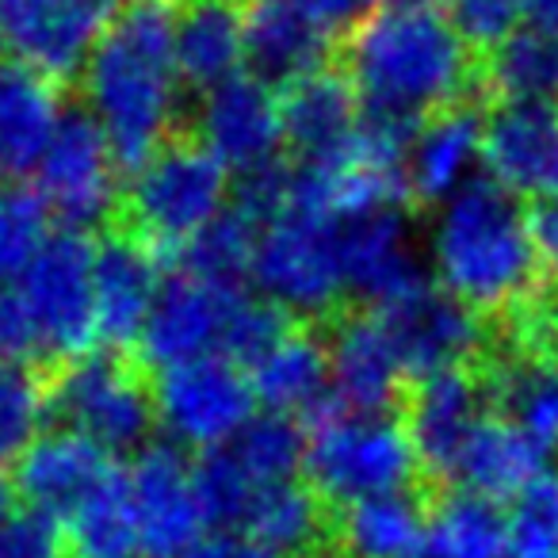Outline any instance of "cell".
<instances>
[{
    "instance_id": "1",
    "label": "cell",
    "mask_w": 558,
    "mask_h": 558,
    "mask_svg": "<svg viewBox=\"0 0 558 558\" xmlns=\"http://www.w3.org/2000/svg\"><path fill=\"white\" fill-rule=\"evenodd\" d=\"M337 65L356 85L360 104L433 119L482 96V62L428 0L379 4L337 35Z\"/></svg>"
},
{
    "instance_id": "2",
    "label": "cell",
    "mask_w": 558,
    "mask_h": 558,
    "mask_svg": "<svg viewBox=\"0 0 558 558\" xmlns=\"http://www.w3.org/2000/svg\"><path fill=\"white\" fill-rule=\"evenodd\" d=\"M81 96L104 126L123 177H131L177 126V0H123L119 16L88 54Z\"/></svg>"
},
{
    "instance_id": "3",
    "label": "cell",
    "mask_w": 558,
    "mask_h": 558,
    "mask_svg": "<svg viewBox=\"0 0 558 558\" xmlns=\"http://www.w3.org/2000/svg\"><path fill=\"white\" fill-rule=\"evenodd\" d=\"M436 283L486 322L527 306L555 271L532 230V203L501 180L471 177L440 207L433 230Z\"/></svg>"
},
{
    "instance_id": "4",
    "label": "cell",
    "mask_w": 558,
    "mask_h": 558,
    "mask_svg": "<svg viewBox=\"0 0 558 558\" xmlns=\"http://www.w3.org/2000/svg\"><path fill=\"white\" fill-rule=\"evenodd\" d=\"M226 172L230 169L203 146L192 126H177L123 180L111 226L131 230L161 256H177L203 226L222 215V199L230 192Z\"/></svg>"
},
{
    "instance_id": "5",
    "label": "cell",
    "mask_w": 558,
    "mask_h": 558,
    "mask_svg": "<svg viewBox=\"0 0 558 558\" xmlns=\"http://www.w3.org/2000/svg\"><path fill=\"white\" fill-rule=\"evenodd\" d=\"M50 421L88 436L108 456L146 451L161 425L149 367L134 352L88 349L50 372Z\"/></svg>"
},
{
    "instance_id": "6",
    "label": "cell",
    "mask_w": 558,
    "mask_h": 558,
    "mask_svg": "<svg viewBox=\"0 0 558 558\" xmlns=\"http://www.w3.org/2000/svg\"><path fill=\"white\" fill-rule=\"evenodd\" d=\"M303 482L333 509H349L367 497L398 494L410 486H428L402 413H383V417L337 413L314 425Z\"/></svg>"
},
{
    "instance_id": "7",
    "label": "cell",
    "mask_w": 558,
    "mask_h": 558,
    "mask_svg": "<svg viewBox=\"0 0 558 558\" xmlns=\"http://www.w3.org/2000/svg\"><path fill=\"white\" fill-rule=\"evenodd\" d=\"M123 169L116 161L104 126L85 104L62 108L47 154L35 169V192L50 207L62 230H108L119 215Z\"/></svg>"
},
{
    "instance_id": "8",
    "label": "cell",
    "mask_w": 558,
    "mask_h": 558,
    "mask_svg": "<svg viewBox=\"0 0 558 558\" xmlns=\"http://www.w3.org/2000/svg\"><path fill=\"white\" fill-rule=\"evenodd\" d=\"M253 283L264 299L311 326H322L337 311H344L349 299L337 268L333 218L288 207V215L264 226L253 260Z\"/></svg>"
},
{
    "instance_id": "9",
    "label": "cell",
    "mask_w": 558,
    "mask_h": 558,
    "mask_svg": "<svg viewBox=\"0 0 558 558\" xmlns=\"http://www.w3.org/2000/svg\"><path fill=\"white\" fill-rule=\"evenodd\" d=\"M93 253L96 238L81 230H54L43 253L32 260L16 291L24 295L43 341L47 367L70 364L93 349L96 295H93Z\"/></svg>"
},
{
    "instance_id": "10",
    "label": "cell",
    "mask_w": 558,
    "mask_h": 558,
    "mask_svg": "<svg viewBox=\"0 0 558 558\" xmlns=\"http://www.w3.org/2000/svg\"><path fill=\"white\" fill-rule=\"evenodd\" d=\"M497 413L494 387L482 364L448 367V372L413 379L402 402V421L417 448L425 482L444 494L456 478V463L463 456L471 433Z\"/></svg>"
},
{
    "instance_id": "11",
    "label": "cell",
    "mask_w": 558,
    "mask_h": 558,
    "mask_svg": "<svg viewBox=\"0 0 558 558\" xmlns=\"http://www.w3.org/2000/svg\"><path fill=\"white\" fill-rule=\"evenodd\" d=\"M119 9L123 0H0V50L65 88L81 81Z\"/></svg>"
},
{
    "instance_id": "12",
    "label": "cell",
    "mask_w": 558,
    "mask_h": 558,
    "mask_svg": "<svg viewBox=\"0 0 558 558\" xmlns=\"http://www.w3.org/2000/svg\"><path fill=\"white\" fill-rule=\"evenodd\" d=\"M157 421L177 448L215 451L230 444L253 417V383L226 356H203L154 375Z\"/></svg>"
},
{
    "instance_id": "13",
    "label": "cell",
    "mask_w": 558,
    "mask_h": 558,
    "mask_svg": "<svg viewBox=\"0 0 558 558\" xmlns=\"http://www.w3.org/2000/svg\"><path fill=\"white\" fill-rule=\"evenodd\" d=\"M379 318L402 356L410 383L448 367L482 364L494 344V322H486L463 299L428 279L387 311H379Z\"/></svg>"
},
{
    "instance_id": "14",
    "label": "cell",
    "mask_w": 558,
    "mask_h": 558,
    "mask_svg": "<svg viewBox=\"0 0 558 558\" xmlns=\"http://www.w3.org/2000/svg\"><path fill=\"white\" fill-rule=\"evenodd\" d=\"M405 207H375L333 218V248L341 268L344 299L367 311H387L425 283L417 248L410 238Z\"/></svg>"
},
{
    "instance_id": "15",
    "label": "cell",
    "mask_w": 558,
    "mask_h": 558,
    "mask_svg": "<svg viewBox=\"0 0 558 558\" xmlns=\"http://www.w3.org/2000/svg\"><path fill=\"white\" fill-rule=\"evenodd\" d=\"M329 349V375H333V402L341 413H402L410 375L383 326L379 311L344 306L329 322H322Z\"/></svg>"
},
{
    "instance_id": "16",
    "label": "cell",
    "mask_w": 558,
    "mask_h": 558,
    "mask_svg": "<svg viewBox=\"0 0 558 558\" xmlns=\"http://www.w3.org/2000/svg\"><path fill=\"white\" fill-rule=\"evenodd\" d=\"M142 558H187L203 539L199 494L192 459L177 444H149L126 466Z\"/></svg>"
},
{
    "instance_id": "17",
    "label": "cell",
    "mask_w": 558,
    "mask_h": 558,
    "mask_svg": "<svg viewBox=\"0 0 558 558\" xmlns=\"http://www.w3.org/2000/svg\"><path fill=\"white\" fill-rule=\"evenodd\" d=\"M283 154L303 169L341 165L356 154L360 93L337 62L279 88Z\"/></svg>"
},
{
    "instance_id": "18",
    "label": "cell",
    "mask_w": 558,
    "mask_h": 558,
    "mask_svg": "<svg viewBox=\"0 0 558 558\" xmlns=\"http://www.w3.org/2000/svg\"><path fill=\"white\" fill-rule=\"evenodd\" d=\"M161 253L134 238L123 226H108L96 238L93 253V295H96V333L108 349L134 352L142 329L161 295Z\"/></svg>"
},
{
    "instance_id": "19",
    "label": "cell",
    "mask_w": 558,
    "mask_h": 558,
    "mask_svg": "<svg viewBox=\"0 0 558 558\" xmlns=\"http://www.w3.org/2000/svg\"><path fill=\"white\" fill-rule=\"evenodd\" d=\"M187 126L233 172L260 169V165L283 157L279 93L256 81L253 73H238V77L203 93Z\"/></svg>"
},
{
    "instance_id": "20",
    "label": "cell",
    "mask_w": 558,
    "mask_h": 558,
    "mask_svg": "<svg viewBox=\"0 0 558 558\" xmlns=\"http://www.w3.org/2000/svg\"><path fill=\"white\" fill-rule=\"evenodd\" d=\"M230 299L233 291L210 288V283L177 268V276L161 283V295L149 311L134 356L149 372H169V367L192 364V360L218 356Z\"/></svg>"
},
{
    "instance_id": "21",
    "label": "cell",
    "mask_w": 558,
    "mask_h": 558,
    "mask_svg": "<svg viewBox=\"0 0 558 558\" xmlns=\"http://www.w3.org/2000/svg\"><path fill=\"white\" fill-rule=\"evenodd\" d=\"M482 161L517 195L547 199L558 180V100H505L486 108Z\"/></svg>"
},
{
    "instance_id": "22",
    "label": "cell",
    "mask_w": 558,
    "mask_h": 558,
    "mask_svg": "<svg viewBox=\"0 0 558 558\" xmlns=\"http://www.w3.org/2000/svg\"><path fill=\"white\" fill-rule=\"evenodd\" d=\"M116 471V456H108L100 444L73 428H54L20 456V463L12 466V482L27 509L47 512L65 524Z\"/></svg>"
},
{
    "instance_id": "23",
    "label": "cell",
    "mask_w": 558,
    "mask_h": 558,
    "mask_svg": "<svg viewBox=\"0 0 558 558\" xmlns=\"http://www.w3.org/2000/svg\"><path fill=\"white\" fill-rule=\"evenodd\" d=\"M329 62L337 35L299 0H245V65L256 81L279 93Z\"/></svg>"
},
{
    "instance_id": "24",
    "label": "cell",
    "mask_w": 558,
    "mask_h": 558,
    "mask_svg": "<svg viewBox=\"0 0 558 558\" xmlns=\"http://www.w3.org/2000/svg\"><path fill=\"white\" fill-rule=\"evenodd\" d=\"M256 402L276 413H291L306 428L337 417L333 375H329V349L322 326H299L288 341L271 349L260 364L248 372Z\"/></svg>"
},
{
    "instance_id": "25",
    "label": "cell",
    "mask_w": 558,
    "mask_h": 558,
    "mask_svg": "<svg viewBox=\"0 0 558 558\" xmlns=\"http://www.w3.org/2000/svg\"><path fill=\"white\" fill-rule=\"evenodd\" d=\"M489 100H466L433 116L421 126L417 142L405 161L413 207H444L466 184L474 157H482V126Z\"/></svg>"
},
{
    "instance_id": "26",
    "label": "cell",
    "mask_w": 558,
    "mask_h": 558,
    "mask_svg": "<svg viewBox=\"0 0 558 558\" xmlns=\"http://www.w3.org/2000/svg\"><path fill=\"white\" fill-rule=\"evenodd\" d=\"M245 65V0H177V73L187 93H210Z\"/></svg>"
},
{
    "instance_id": "27",
    "label": "cell",
    "mask_w": 558,
    "mask_h": 558,
    "mask_svg": "<svg viewBox=\"0 0 558 558\" xmlns=\"http://www.w3.org/2000/svg\"><path fill=\"white\" fill-rule=\"evenodd\" d=\"M62 119V85L39 70L0 58V169L35 172Z\"/></svg>"
},
{
    "instance_id": "28",
    "label": "cell",
    "mask_w": 558,
    "mask_h": 558,
    "mask_svg": "<svg viewBox=\"0 0 558 558\" xmlns=\"http://www.w3.org/2000/svg\"><path fill=\"white\" fill-rule=\"evenodd\" d=\"M436 489L410 486L398 494L367 497L341 509V555L344 558H428Z\"/></svg>"
},
{
    "instance_id": "29",
    "label": "cell",
    "mask_w": 558,
    "mask_h": 558,
    "mask_svg": "<svg viewBox=\"0 0 558 558\" xmlns=\"http://www.w3.org/2000/svg\"><path fill=\"white\" fill-rule=\"evenodd\" d=\"M497 413L512 417L543 451H558V356L512 352L497 341L482 360Z\"/></svg>"
},
{
    "instance_id": "30",
    "label": "cell",
    "mask_w": 558,
    "mask_h": 558,
    "mask_svg": "<svg viewBox=\"0 0 558 558\" xmlns=\"http://www.w3.org/2000/svg\"><path fill=\"white\" fill-rule=\"evenodd\" d=\"M539 471H547L539 444L512 417L489 413L466 440L451 486H463L489 501H505V497H517Z\"/></svg>"
},
{
    "instance_id": "31",
    "label": "cell",
    "mask_w": 558,
    "mask_h": 558,
    "mask_svg": "<svg viewBox=\"0 0 558 558\" xmlns=\"http://www.w3.org/2000/svg\"><path fill=\"white\" fill-rule=\"evenodd\" d=\"M428 558H509V509L463 486L433 501Z\"/></svg>"
},
{
    "instance_id": "32",
    "label": "cell",
    "mask_w": 558,
    "mask_h": 558,
    "mask_svg": "<svg viewBox=\"0 0 558 558\" xmlns=\"http://www.w3.org/2000/svg\"><path fill=\"white\" fill-rule=\"evenodd\" d=\"M482 96L505 100H558V39L520 27L509 43L482 58Z\"/></svg>"
},
{
    "instance_id": "33",
    "label": "cell",
    "mask_w": 558,
    "mask_h": 558,
    "mask_svg": "<svg viewBox=\"0 0 558 558\" xmlns=\"http://www.w3.org/2000/svg\"><path fill=\"white\" fill-rule=\"evenodd\" d=\"M70 558H134L142 555L138 520H134L131 478L119 466L70 520H65Z\"/></svg>"
},
{
    "instance_id": "34",
    "label": "cell",
    "mask_w": 558,
    "mask_h": 558,
    "mask_svg": "<svg viewBox=\"0 0 558 558\" xmlns=\"http://www.w3.org/2000/svg\"><path fill=\"white\" fill-rule=\"evenodd\" d=\"M306 448H311V428L291 413L276 410L253 413L241 433L226 444V451L256 486H279L295 478L306 463Z\"/></svg>"
},
{
    "instance_id": "35",
    "label": "cell",
    "mask_w": 558,
    "mask_h": 558,
    "mask_svg": "<svg viewBox=\"0 0 558 558\" xmlns=\"http://www.w3.org/2000/svg\"><path fill=\"white\" fill-rule=\"evenodd\" d=\"M256 245H260V226H253L238 210H222L180 248L177 264L180 271L203 279L210 288L241 291V283L253 276Z\"/></svg>"
},
{
    "instance_id": "36",
    "label": "cell",
    "mask_w": 558,
    "mask_h": 558,
    "mask_svg": "<svg viewBox=\"0 0 558 558\" xmlns=\"http://www.w3.org/2000/svg\"><path fill=\"white\" fill-rule=\"evenodd\" d=\"M50 421V372L35 364L0 360V471L39 440Z\"/></svg>"
},
{
    "instance_id": "37",
    "label": "cell",
    "mask_w": 558,
    "mask_h": 558,
    "mask_svg": "<svg viewBox=\"0 0 558 558\" xmlns=\"http://www.w3.org/2000/svg\"><path fill=\"white\" fill-rule=\"evenodd\" d=\"M299 326H306L303 318H295L291 311H283L279 303L264 295H245V291H233L230 311H226L222 326V349L218 356L233 360L238 367L253 372L271 349L288 341Z\"/></svg>"
},
{
    "instance_id": "38",
    "label": "cell",
    "mask_w": 558,
    "mask_h": 558,
    "mask_svg": "<svg viewBox=\"0 0 558 558\" xmlns=\"http://www.w3.org/2000/svg\"><path fill=\"white\" fill-rule=\"evenodd\" d=\"M50 207L27 184H0V291L24 279L50 241Z\"/></svg>"
},
{
    "instance_id": "39",
    "label": "cell",
    "mask_w": 558,
    "mask_h": 558,
    "mask_svg": "<svg viewBox=\"0 0 558 558\" xmlns=\"http://www.w3.org/2000/svg\"><path fill=\"white\" fill-rule=\"evenodd\" d=\"M192 471H195V494H199L207 524L215 532H241L248 520V509H253L256 494L264 486H256L226 448L199 451Z\"/></svg>"
},
{
    "instance_id": "40",
    "label": "cell",
    "mask_w": 558,
    "mask_h": 558,
    "mask_svg": "<svg viewBox=\"0 0 558 558\" xmlns=\"http://www.w3.org/2000/svg\"><path fill=\"white\" fill-rule=\"evenodd\" d=\"M509 558H558V471H539L512 497Z\"/></svg>"
},
{
    "instance_id": "41",
    "label": "cell",
    "mask_w": 558,
    "mask_h": 558,
    "mask_svg": "<svg viewBox=\"0 0 558 558\" xmlns=\"http://www.w3.org/2000/svg\"><path fill=\"white\" fill-rule=\"evenodd\" d=\"M436 9L451 24V32L471 47V54L486 58L501 43H509L520 32L524 0H436Z\"/></svg>"
},
{
    "instance_id": "42",
    "label": "cell",
    "mask_w": 558,
    "mask_h": 558,
    "mask_svg": "<svg viewBox=\"0 0 558 558\" xmlns=\"http://www.w3.org/2000/svg\"><path fill=\"white\" fill-rule=\"evenodd\" d=\"M0 558H70L65 524L47 512H16L0 527Z\"/></svg>"
},
{
    "instance_id": "43",
    "label": "cell",
    "mask_w": 558,
    "mask_h": 558,
    "mask_svg": "<svg viewBox=\"0 0 558 558\" xmlns=\"http://www.w3.org/2000/svg\"><path fill=\"white\" fill-rule=\"evenodd\" d=\"M187 558H283L245 532H210Z\"/></svg>"
},
{
    "instance_id": "44",
    "label": "cell",
    "mask_w": 558,
    "mask_h": 558,
    "mask_svg": "<svg viewBox=\"0 0 558 558\" xmlns=\"http://www.w3.org/2000/svg\"><path fill=\"white\" fill-rule=\"evenodd\" d=\"M299 4H303L314 20H322V24H326L333 35H344L360 16H367V12H372V9H367L372 0H299Z\"/></svg>"
},
{
    "instance_id": "45",
    "label": "cell",
    "mask_w": 558,
    "mask_h": 558,
    "mask_svg": "<svg viewBox=\"0 0 558 558\" xmlns=\"http://www.w3.org/2000/svg\"><path fill=\"white\" fill-rule=\"evenodd\" d=\"M532 230L543 248V260L558 276V199H535L532 203Z\"/></svg>"
},
{
    "instance_id": "46",
    "label": "cell",
    "mask_w": 558,
    "mask_h": 558,
    "mask_svg": "<svg viewBox=\"0 0 558 558\" xmlns=\"http://www.w3.org/2000/svg\"><path fill=\"white\" fill-rule=\"evenodd\" d=\"M524 16L535 32L558 39V0H524Z\"/></svg>"
},
{
    "instance_id": "47",
    "label": "cell",
    "mask_w": 558,
    "mask_h": 558,
    "mask_svg": "<svg viewBox=\"0 0 558 558\" xmlns=\"http://www.w3.org/2000/svg\"><path fill=\"white\" fill-rule=\"evenodd\" d=\"M16 501H20V494H16V482H12L9 474L0 471V527H4L12 517H16Z\"/></svg>"
},
{
    "instance_id": "48",
    "label": "cell",
    "mask_w": 558,
    "mask_h": 558,
    "mask_svg": "<svg viewBox=\"0 0 558 558\" xmlns=\"http://www.w3.org/2000/svg\"><path fill=\"white\" fill-rule=\"evenodd\" d=\"M379 4H413V0H375V9H379Z\"/></svg>"
},
{
    "instance_id": "49",
    "label": "cell",
    "mask_w": 558,
    "mask_h": 558,
    "mask_svg": "<svg viewBox=\"0 0 558 558\" xmlns=\"http://www.w3.org/2000/svg\"><path fill=\"white\" fill-rule=\"evenodd\" d=\"M547 199H558V180H555V187H550V195H547Z\"/></svg>"
},
{
    "instance_id": "50",
    "label": "cell",
    "mask_w": 558,
    "mask_h": 558,
    "mask_svg": "<svg viewBox=\"0 0 558 558\" xmlns=\"http://www.w3.org/2000/svg\"><path fill=\"white\" fill-rule=\"evenodd\" d=\"M0 172H4V169H0Z\"/></svg>"
}]
</instances>
